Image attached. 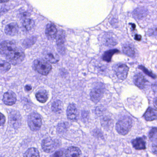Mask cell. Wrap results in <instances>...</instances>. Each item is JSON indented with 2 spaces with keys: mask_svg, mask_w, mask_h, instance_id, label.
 <instances>
[{
  "mask_svg": "<svg viewBox=\"0 0 157 157\" xmlns=\"http://www.w3.org/2000/svg\"><path fill=\"white\" fill-rule=\"evenodd\" d=\"M46 35L49 39H53L57 36L58 30L56 26L52 24H48L46 26Z\"/></svg>",
  "mask_w": 157,
  "mask_h": 157,
  "instance_id": "4fadbf2b",
  "label": "cell"
},
{
  "mask_svg": "<svg viewBox=\"0 0 157 157\" xmlns=\"http://www.w3.org/2000/svg\"><path fill=\"white\" fill-rule=\"evenodd\" d=\"M56 38L59 52L61 54H64L65 52V48L64 44L65 41V38H66L65 32L63 30H60L57 33Z\"/></svg>",
  "mask_w": 157,
  "mask_h": 157,
  "instance_id": "9c48e42d",
  "label": "cell"
},
{
  "mask_svg": "<svg viewBox=\"0 0 157 157\" xmlns=\"http://www.w3.org/2000/svg\"><path fill=\"white\" fill-rule=\"evenodd\" d=\"M11 68V65L8 62L0 60V73L3 74L8 72Z\"/></svg>",
  "mask_w": 157,
  "mask_h": 157,
  "instance_id": "cb8c5ba5",
  "label": "cell"
},
{
  "mask_svg": "<svg viewBox=\"0 0 157 157\" xmlns=\"http://www.w3.org/2000/svg\"><path fill=\"white\" fill-rule=\"evenodd\" d=\"M105 43L107 45L114 46L116 45V42L115 39L111 37H108L105 40Z\"/></svg>",
  "mask_w": 157,
  "mask_h": 157,
  "instance_id": "f546056e",
  "label": "cell"
},
{
  "mask_svg": "<svg viewBox=\"0 0 157 157\" xmlns=\"http://www.w3.org/2000/svg\"><path fill=\"white\" fill-rule=\"evenodd\" d=\"M133 146L137 150H143L146 148V143L142 138H137L132 142Z\"/></svg>",
  "mask_w": 157,
  "mask_h": 157,
  "instance_id": "ac0fdd59",
  "label": "cell"
},
{
  "mask_svg": "<svg viewBox=\"0 0 157 157\" xmlns=\"http://www.w3.org/2000/svg\"><path fill=\"white\" fill-rule=\"evenodd\" d=\"M37 37H32L30 38L26 39L23 43V45L25 48H29L34 45L36 41Z\"/></svg>",
  "mask_w": 157,
  "mask_h": 157,
  "instance_id": "484cf974",
  "label": "cell"
},
{
  "mask_svg": "<svg viewBox=\"0 0 157 157\" xmlns=\"http://www.w3.org/2000/svg\"><path fill=\"white\" fill-rule=\"evenodd\" d=\"M141 38H142V37L140 35H136L135 36V39L137 41H140L141 40Z\"/></svg>",
  "mask_w": 157,
  "mask_h": 157,
  "instance_id": "f35d334b",
  "label": "cell"
},
{
  "mask_svg": "<svg viewBox=\"0 0 157 157\" xmlns=\"http://www.w3.org/2000/svg\"><path fill=\"white\" fill-rule=\"evenodd\" d=\"M24 157H40V154L37 148H29L24 155Z\"/></svg>",
  "mask_w": 157,
  "mask_h": 157,
  "instance_id": "7402d4cb",
  "label": "cell"
},
{
  "mask_svg": "<svg viewBox=\"0 0 157 157\" xmlns=\"http://www.w3.org/2000/svg\"><path fill=\"white\" fill-rule=\"evenodd\" d=\"M62 102L59 100H56L52 103V111L57 112H60L62 109Z\"/></svg>",
  "mask_w": 157,
  "mask_h": 157,
  "instance_id": "4316f807",
  "label": "cell"
},
{
  "mask_svg": "<svg viewBox=\"0 0 157 157\" xmlns=\"http://www.w3.org/2000/svg\"><path fill=\"white\" fill-rule=\"evenodd\" d=\"M52 157H63V150H59L54 153Z\"/></svg>",
  "mask_w": 157,
  "mask_h": 157,
  "instance_id": "d6a6232c",
  "label": "cell"
},
{
  "mask_svg": "<svg viewBox=\"0 0 157 157\" xmlns=\"http://www.w3.org/2000/svg\"><path fill=\"white\" fill-rule=\"evenodd\" d=\"M81 152L80 149L75 147H71L66 150V157H80Z\"/></svg>",
  "mask_w": 157,
  "mask_h": 157,
  "instance_id": "e0dca14e",
  "label": "cell"
},
{
  "mask_svg": "<svg viewBox=\"0 0 157 157\" xmlns=\"http://www.w3.org/2000/svg\"><path fill=\"white\" fill-rule=\"evenodd\" d=\"M147 15V10L144 8H138L134 12V16L136 18H141Z\"/></svg>",
  "mask_w": 157,
  "mask_h": 157,
  "instance_id": "d4e9b609",
  "label": "cell"
},
{
  "mask_svg": "<svg viewBox=\"0 0 157 157\" xmlns=\"http://www.w3.org/2000/svg\"><path fill=\"white\" fill-rule=\"evenodd\" d=\"M145 119L147 121L157 120V109L152 108H148L144 115Z\"/></svg>",
  "mask_w": 157,
  "mask_h": 157,
  "instance_id": "2e32d148",
  "label": "cell"
},
{
  "mask_svg": "<svg viewBox=\"0 0 157 157\" xmlns=\"http://www.w3.org/2000/svg\"><path fill=\"white\" fill-rule=\"evenodd\" d=\"M33 67L38 73L43 75H47L52 69L50 64L46 60L41 59L36 60L33 63Z\"/></svg>",
  "mask_w": 157,
  "mask_h": 157,
  "instance_id": "3957f363",
  "label": "cell"
},
{
  "mask_svg": "<svg viewBox=\"0 0 157 157\" xmlns=\"http://www.w3.org/2000/svg\"><path fill=\"white\" fill-rule=\"evenodd\" d=\"M18 30L19 27L18 25L16 23H12L6 26L5 32L8 36H13L18 33Z\"/></svg>",
  "mask_w": 157,
  "mask_h": 157,
  "instance_id": "5bb4252c",
  "label": "cell"
},
{
  "mask_svg": "<svg viewBox=\"0 0 157 157\" xmlns=\"http://www.w3.org/2000/svg\"><path fill=\"white\" fill-rule=\"evenodd\" d=\"M154 102H155V104L156 106L157 107V97L155 99Z\"/></svg>",
  "mask_w": 157,
  "mask_h": 157,
  "instance_id": "ab89813d",
  "label": "cell"
},
{
  "mask_svg": "<svg viewBox=\"0 0 157 157\" xmlns=\"http://www.w3.org/2000/svg\"><path fill=\"white\" fill-rule=\"evenodd\" d=\"M132 124V120L128 116H124L116 124V131L120 134L125 135L130 131Z\"/></svg>",
  "mask_w": 157,
  "mask_h": 157,
  "instance_id": "7a4b0ae2",
  "label": "cell"
},
{
  "mask_svg": "<svg viewBox=\"0 0 157 157\" xmlns=\"http://www.w3.org/2000/svg\"><path fill=\"white\" fill-rule=\"evenodd\" d=\"M6 118L2 113L0 112V126H2L5 123Z\"/></svg>",
  "mask_w": 157,
  "mask_h": 157,
  "instance_id": "836d02e7",
  "label": "cell"
},
{
  "mask_svg": "<svg viewBox=\"0 0 157 157\" xmlns=\"http://www.w3.org/2000/svg\"><path fill=\"white\" fill-rule=\"evenodd\" d=\"M119 51L117 49H110L105 52L102 56V59L104 61L107 62H110L111 61L113 55L119 52Z\"/></svg>",
  "mask_w": 157,
  "mask_h": 157,
  "instance_id": "603a6c76",
  "label": "cell"
},
{
  "mask_svg": "<svg viewBox=\"0 0 157 157\" xmlns=\"http://www.w3.org/2000/svg\"><path fill=\"white\" fill-rule=\"evenodd\" d=\"M9 120L10 124L14 129H17L20 127L22 118L18 112L15 110L11 111L9 113Z\"/></svg>",
  "mask_w": 157,
  "mask_h": 157,
  "instance_id": "ba28073f",
  "label": "cell"
},
{
  "mask_svg": "<svg viewBox=\"0 0 157 157\" xmlns=\"http://www.w3.org/2000/svg\"><path fill=\"white\" fill-rule=\"evenodd\" d=\"M153 153L157 155V144L153 146L152 147Z\"/></svg>",
  "mask_w": 157,
  "mask_h": 157,
  "instance_id": "8d00e7d4",
  "label": "cell"
},
{
  "mask_svg": "<svg viewBox=\"0 0 157 157\" xmlns=\"http://www.w3.org/2000/svg\"><path fill=\"white\" fill-rule=\"evenodd\" d=\"M37 100L40 103H45L48 98V95L45 90H40L36 94Z\"/></svg>",
  "mask_w": 157,
  "mask_h": 157,
  "instance_id": "d6986e66",
  "label": "cell"
},
{
  "mask_svg": "<svg viewBox=\"0 0 157 157\" xmlns=\"http://www.w3.org/2000/svg\"><path fill=\"white\" fill-rule=\"evenodd\" d=\"M134 83L135 84L141 89H143L147 83L146 79L144 76L141 73H137L134 77Z\"/></svg>",
  "mask_w": 157,
  "mask_h": 157,
  "instance_id": "9a60e30c",
  "label": "cell"
},
{
  "mask_svg": "<svg viewBox=\"0 0 157 157\" xmlns=\"http://www.w3.org/2000/svg\"><path fill=\"white\" fill-rule=\"evenodd\" d=\"M23 27L25 31H29L32 29L35 26V22L30 18H26L23 21Z\"/></svg>",
  "mask_w": 157,
  "mask_h": 157,
  "instance_id": "44dd1931",
  "label": "cell"
},
{
  "mask_svg": "<svg viewBox=\"0 0 157 157\" xmlns=\"http://www.w3.org/2000/svg\"><path fill=\"white\" fill-rule=\"evenodd\" d=\"M148 34L151 37H157V26H155L149 29L148 31Z\"/></svg>",
  "mask_w": 157,
  "mask_h": 157,
  "instance_id": "f1b7e54d",
  "label": "cell"
},
{
  "mask_svg": "<svg viewBox=\"0 0 157 157\" xmlns=\"http://www.w3.org/2000/svg\"><path fill=\"white\" fill-rule=\"evenodd\" d=\"M44 57L46 61L52 63H56L59 61V57L57 53L51 49H48L44 52Z\"/></svg>",
  "mask_w": 157,
  "mask_h": 157,
  "instance_id": "7c38bea8",
  "label": "cell"
},
{
  "mask_svg": "<svg viewBox=\"0 0 157 157\" xmlns=\"http://www.w3.org/2000/svg\"><path fill=\"white\" fill-rule=\"evenodd\" d=\"M111 120L108 117H105L101 120V123L102 126H109L110 124Z\"/></svg>",
  "mask_w": 157,
  "mask_h": 157,
  "instance_id": "4dcf8cb0",
  "label": "cell"
},
{
  "mask_svg": "<svg viewBox=\"0 0 157 157\" xmlns=\"http://www.w3.org/2000/svg\"><path fill=\"white\" fill-rule=\"evenodd\" d=\"M0 53L13 65L19 64L25 57L23 50L10 41H5L0 44Z\"/></svg>",
  "mask_w": 157,
  "mask_h": 157,
  "instance_id": "6da1fadb",
  "label": "cell"
},
{
  "mask_svg": "<svg viewBox=\"0 0 157 157\" xmlns=\"http://www.w3.org/2000/svg\"><path fill=\"white\" fill-rule=\"evenodd\" d=\"M139 68L142 70V71H143L147 75L149 76V77H151L154 78V79H155V78H156V76L153 73L148 71L144 66H141H141H139Z\"/></svg>",
  "mask_w": 157,
  "mask_h": 157,
  "instance_id": "83f0119b",
  "label": "cell"
},
{
  "mask_svg": "<svg viewBox=\"0 0 157 157\" xmlns=\"http://www.w3.org/2000/svg\"><path fill=\"white\" fill-rule=\"evenodd\" d=\"M2 100L5 105L12 106L16 102V95L13 91H7L4 94Z\"/></svg>",
  "mask_w": 157,
  "mask_h": 157,
  "instance_id": "8fae6325",
  "label": "cell"
},
{
  "mask_svg": "<svg viewBox=\"0 0 157 157\" xmlns=\"http://www.w3.org/2000/svg\"><path fill=\"white\" fill-rule=\"evenodd\" d=\"M104 91V87L103 85L96 86L90 92V99L93 102L98 103L102 98Z\"/></svg>",
  "mask_w": 157,
  "mask_h": 157,
  "instance_id": "8992f818",
  "label": "cell"
},
{
  "mask_svg": "<svg viewBox=\"0 0 157 157\" xmlns=\"http://www.w3.org/2000/svg\"><path fill=\"white\" fill-rule=\"evenodd\" d=\"M31 89H32V87L30 85H26L25 87V90L26 91H30Z\"/></svg>",
  "mask_w": 157,
  "mask_h": 157,
  "instance_id": "74e56055",
  "label": "cell"
},
{
  "mask_svg": "<svg viewBox=\"0 0 157 157\" xmlns=\"http://www.w3.org/2000/svg\"><path fill=\"white\" fill-rule=\"evenodd\" d=\"M67 115L68 119L72 121H76L78 118V109L76 105L71 104L68 106L67 110Z\"/></svg>",
  "mask_w": 157,
  "mask_h": 157,
  "instance_id": "30bf717a",
  "label": "cell"
},
{
  "mask_svg": "<svg viewBox=\"0 0 157 157\" xmlns=\"http://www.w3.org/2000/svg\"><path fill=\"white\" fill-rule=\"evenodd\" d=\"M8 2V1H1V0H0V3H5Z\"/></svg>",
  "mask_w": 157,
  "mask_h": 157,
  "instance_id": "60d3db41",
  "label": "cell"
},
{
  "mask_svg": "<svg viewBox=\"0 0 157 157\" xmlns=\"http://www.w3.org/2000/svg\"><path fill=\"white\" fill-rule=\"evenodd\" d=\"M67 124H64V123H63V124H59L60 126H58V131H59L60 132H63V127L64 128H67Z\"/></svg>",
  "mask_w": 157,
  "mask_h": 157,
  "instance_id": "e575fe53",
  "label": "cell"
},
{
  "mask_svg": "<svg viewBox=\"0 0 157 157\" xmlns=\"http://www.w3.org/2000/svg\"><path fill=\"white\" fill-rule=\"evenodd\" d=\"M123 52L124 54L131 57H133L135 55L134 49L130 44H125L123 47Z\"/></svg>",
  "mask_w": 157,
  "mask_h": 157,
  "instance_id": "ffe728a7",
  "label": "cell"
},
{
  "mask_svg": "<svg viewBox=\"0 0 157 157\" xmlns=\"http://www.w3.org/2000/svg\"><path fill=\"white\" fill-rule=\"evenodd\" d=\"M152 87L153 91H155V92H157V82L152 84Z\"/></svg>",
  "mask_w": 157,
  "mask_h": 157,
  "instance_id": "d590c367",
  "label": "cell"
},
{
  "mask_svg": "<svg viewBox=\"0 0 157 157\" xmlns=\"http://www.w3.org/2000/svg\"><path fill=\"white\" fill-rule=\"evenodd\" d=\"M157 133V128H152L149 132V137L150 138H152Z\"/></svg>",
  "mask_w": 157,
  "mask_h": 157,
  "instance_id": "1f68e13d",
  "label": "cell"
},
{
  "mask_svg": "<svg viewBox=\"0 0 157 157\" xmlns=\"http://www.w3.org/2000/svg\"><path fill=\"white\" fill-rule=\"evenodd\" d=\"M113 70L119 79L124 80L127 77L129 68L126 65L118 64L113 66Z\"/></svg>",
  "mask_w": 157,
  "mask_h": 157,
  "instance_id": "52a82bcc",
  "label": "cell"
},
{
  "mask_svg": "<svg viewBox=\"0 0 157 157\" xmlns=\"http://www.w3.org/2000/svg\"><path fill=\"white\" fill-rule=\"evenodd\" d=\"M60 146V143L57 139L47 138L44 139L41 143V147L44 152L51 153L54 152Z\"/></svg>",
  "mask_w": 157,
  "mask_h": 157,
  "instance_id": "5b68a950",
  "label": "cell"
},
{
  "mask_svg": "<svg viewBox=\"0 0 157 157\" xmlns=\"http://www.w3.org/2000/svg\"><path fill=\"white\" fill-rule=\"evenodd\" d=\"M28 124L31 131H39L42 125V120L40 115L35 112L30 113L28 118Z\"/></svg>",
  "mask_w": 157,
  "mask_h": 157,
  "instance_id": "277c9868",
  "label": "cell"
}]
</instances>
